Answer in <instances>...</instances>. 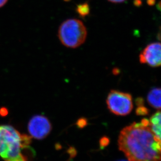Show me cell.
<instances>
[{
  "mask_svg": "<svg viewBox=\"0 0 161 161\" xmlns=\"http://www.w3.org/2000/svg\"><path fill=\"white\" fill-rule=\"evenodd\" d=\"M118 144L129 161H161V140L152 132L147 119L124 128Z\"/></svg>",
  "mask_w": 161,
  "mask_h": 161,
  "instance_id": "cell-1",
  "label": "cell"
},
{
  "mask_svg": "<svg viewBox=\"0 0 161 161\" xmlns=\"http://www.w3.org/2000/svg\"><path fill=\"white\" fill-rule=\"evenodd\" d=\"M31 138L11 125H0V157L6 161L17 157L29 147Z\"/></svg>",
  "mask_w": 161,
  "mask_h": 161,
  "instance_id": "cell-2",
  "label": "cell"
},
{
  "mask_svg": "<svg viewBox=\"0 0 161 161\" xmlns=\"http://www.w3.org/2000/svg\"><path fill=\"white\" fill-rule=\"evenodd\" d=\"M86 28L82 21L69 19L60 25L58 36L61 43L69 48H76L83 44L87 38Z\"/></svg>",
  "mask_w": 161,
  "mask_h": 161,
  "instance_id": "cell-3",
  "label": "cell"
},
{
  "mask_svg": "<svg viewBox=\"0 0 161 161\" xmlns=\"http://www.w3.org/2000/svg\"><path fill=\"white\" fill-rule=\"evenodd\" d=\"M107 103L109 111L116 115H127L133 108L131 94L117 90L110 91L107 97Z\"/></svg>",
  "mask_w": 161,
  "mask_h": 161,
  "instance_id": "cell-4",
  "label": "cell"
},
{
  "mask_svg": "<svg viewBox=\"0 0 161 161\" xmlns=\"http://www.w3.org/2000/svg\"><path fill=\"white\" fill-rule=\"evenodd\" d=\"M52 130V125L49 119L44 116H33L28 124V130L31 137L42 140L47 137Z\"/></svg>",
  "mask_w": 161,
  "mask_h": 161,
  "instance_id": "cell-5",
  "label": "cell"
},
{
  "mask_svg": "<svg viewBox=\"0 0 161 161\" xmlns=\"http://www.w3.org/2000/svg\"><path fill=\"white\" fill-rule=\"evenodd\" d=\"M161 43L154 42L147 45L140 54L141 63L147 64L151 67L161 65Z\"/></svg>",
  "mask_w": 161,
  "mask_h": 161,
  "instance_id": "cell-6",
  "label": "cell"
},
{
  "mask_svg": "<svg viewBox=\"0 0 161 161\" xmlns=\"http://www.w3.org/2000/svg\"><path fill=\"white\" fill-rule=\"evenodd\" d=\"M161 112L158 111L151 117L150 128L154 135L161 140Z\"/></svg>",
  "mask_w": 161,
  "mask_h": 161,
  "instance_id": "cell-7",
  "label": "cell"
},
{
  "mask_svg": "<svg viewBox=\"0 0 161 161\" xmlns=\"http://www.w3.org/2000/svg\"><path fill=\"white\" fill-rule=\"evenodd\" d=\"M161 89L155 88L152 89L147 95V100L149 104L157 109L161 108Z\"/></svg>",
  "mask_w": 161,
  "mask_h": 161,
  "instance_id": "cell-8",
  "label": "cell"
},
{
  "mask_svg": "<svg viewBox=\"0 0 161 161\" xmlns=\"http://www.w3.org/2000/svg\"><path fill=\"white\" fill-rule=\"evenodd\" d=\"M77 12L82 17H84L89 14L90 11L89 6L87 3H84L78 5Z\"/></svg>",
  "mask_w": 161,
  "mask_h": 161,
  "instance_id": "cell-9",
  "label": "cell"
},
{
  "mask_svg": "<svg viewBox=\"0 0 161 161\" xmlns=\"http://www.w3.org/2000/svg\"><path fill=\"white\" fill-rule=\"evenodd\" d=\"M136 109V114L139 116H144L147 115L149 113V109L144 107V105H140L137 106Z\"/></svg>",
  "mask_w": 161,
  "mask_h": 161,
  "instance_id": "cell-10",
  "label": "cell"
},
{
  "mask_svg": "<svg viewBox=\"0 0 161 161\" xmlns=\"http://www.w3.org/2000/svg\"><path fill=\"white\" fill-rule=\"evenodd\" d=\"M4 161H28V159L26 155H24L23 153H21L17 157L13 158Z\"/></svg>",
  "mask_w": 161,
  "mask_h": 161,
  "instance_id": "cell-11",
  "label": "cell"
},
{
  "mask_svg": "<svg viewBox=\"0 0 161 161\" xmlns=\"http://www.w3.org/2000/svg\"><path fill=\"white\" fill-rule=\"evenodd\" d=\"M87 120L85 119H79V120H78L77 122V125L78 127L80 128H83L85 126H86L87 125Z\"/></svg>",
  "mask_w": 161,
  "mask_h": 161,
  "instance_id": "cell-12",
  "label": "cell"
},
{
  "mask_svg": "<svg viewBox=\"0 0 161 161\" xmlns=\"http://www.w3.org/2000/svg\"><path fill=\"white\" fill-rule=\"evenodd\" d=\"M109 143V139L107 137H103L100 140V145L101 147H105Z\"/></svg>",
  "mask_w": 161,
  "mask_h": 161,
  "instance_id": "cell-13",
  "label": "cell"
},
{
  "mask_svg": "<svg viewBox=\"0 0 161 161\" xmlns=\"http://www.w3.org/2000/svg\"><path fill=\"white\" fill-rule=\"evenodd\" d=\"M108 1L111 2L112 3H122L125 1L126 0H108Z\"/></svg>",
  "mask_w": 161,
  "mask_h": 161,
  "instance_id": "cell-14",
  "label": "cell"
},
{
  "mask_svg": "<svg viewBox=\"0 0 161 161\" xmlns=\"http://www.w3.org/2000/svg\"><path fill=\"white\" fill-rule=\"evenodd\" d=\"M7 1H8V0H0V8L2 7L3 5H4Z\"/></svg>",
  "mask_w": 161,
  "mask_h": 161,
  "instance_id": "cell-15",
  "label": "cell"
},
{
  "mask_svg": "<svg viewBox=\"0 0 161 161\" xmlns=\"http://www.w3.org/2000/svg\"></svg>",
  "mask_w": 161,
  "mask_h": 161,
  "instance_id": "cell-16",
  "label": "cell"
}]
</instances>
